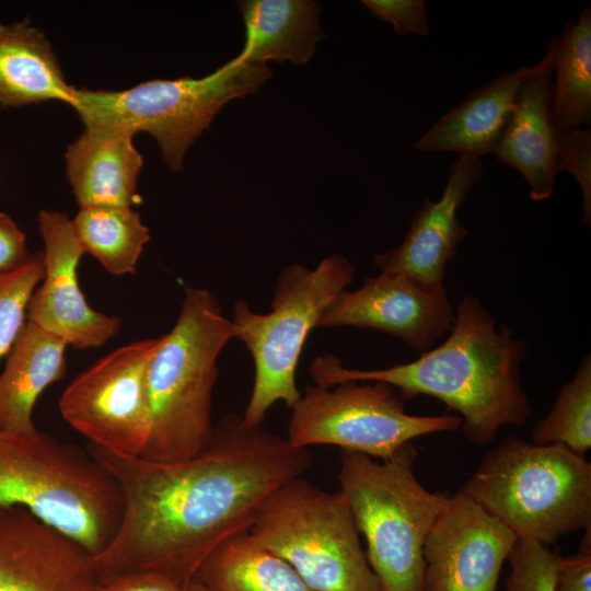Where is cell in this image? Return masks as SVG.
<instances>
[{"label":"cell","mask_w":591,"mask_h":591,"mask_svg":"<svg viewBox=\"0 0 591 591\" xmlns=\"http://www.w3.org/2000/svg\"><path fill=\"white\" fill-rule=\"evenodd\" d=\"M38 229L45 251V275L27 305V322L77 349L96 348L120 328V320L91 308L78 282L84 254L72 220L62 212L40 210Z\"/></svg>","instance_id":"cell-13"},{"label":"cell","mask_w":591,"mask_h":591,"mask_svg":"<svg viewBox=\"0 0 591 591\" xmlns=\"http://www.w3.org/2000/svg\"><path fill=\"white\" fill-rule=\"evenodd\" d=\"M537 68L501 72L471 92L438 119L415 143L421 152L454 151L482 157L493 153L513 111L518 90Z\"/></svg>","instance_id":"cell-19"},{"label":"cell","mask_w":591,"mask_h":591,"mask_svg":"<svg viewBox=\"0 0 591 591\" xmlns=\"http://www.w3.org/2000/svg\"><path fill=\"white\" fill-rule=\"evenodd\" d=\"M558 558L548 546L518 538L508 557L507 591H555Z\"/></svg>","instance_id":"cell-28"},{"label":"cell","mask_w":591,"mask_h":591,"mask_svg":"<svg viewBox=\"0 0 591 591\" xmlns=\"http://www.w3.org/2000/svg\"><path fill=\"white\" fill-rule=\"evenodd\" d=\"M518 538L548 546L591 529V464L563 444L506 437L459 490Z\"/></svg>","instance_id":"cell-5"},{"label":"cell","mask_w":591,"mask_h":591,"mask_svg":"<svg viewBox=\"0 0 591 591\" xmlns=\"http://www.w3.org/2000/svg\"><path fill=\"white\" fill-rule=\"evenodd\" d=\"M30 255L24 232L11 217L0 212V273L21 266Z\"/></svg>","instance_id":"cell-33"},{"label":"cell","mask_w":591,"mask_h":591,"mask_svg":"<svg viewBox=\"0 0 591 591\" xmlns=\"http://www.w3.org/2000/svg\"><path fill=\"white\" fill-rule=\"evenodd\" d=\"M461 425L460 416L407 414L386 383L345 381L334 390L308 385L292 407L287 439L298 448L335 445L383 461L413 439Z\"/></svg>","instance_id":"cell-10"},{"label":"cell","mask_w":591,"mask_h":591,"mask_svg":"<svg viewBox=\"0 0 591 591\" xmlns=\"http://www.w3.org/2000/svg\"><path fill=\"white\" fill-rule=\"evenodd\" d=\"M376 19L391 23L397 35L429 34L428 10L424 0H363Z\"/></svg>","instance_id":"cell-30"},{"label":"cell","mask_w":591,"mask_h":591,"mask_svg":"<svg viewBox=\"0 0 591 591\" xmlns=\"http://www.w3.org/2000/svg\"><path fill=\"white\" fill-rule=\"evenodd\" d=\"M187 591H208L205 587L196 581H192L187 588Z\"/></svg>","instance_id":"cell-34"},{"label":"cell","mask_w":591,"mask_h":591,"mask_svg":"<svg viewBox=\"0 0 591 591\" xmlns=\"http://www.w3.org/2000/svg\"><path fill=\"white\" fill-rule=\"evenodd\" d=\"M248 533L315 591H382L339 490L292 478L266 499Z\"/></svg>","instance_id":"cell-8"},{"label":"cell","mask_w":591,"mask_h":591,"mask_svg":"<svg viewBox=\"0 0 591 591\" xmlns=\"http://www.w3.org/2000/svg\"><path fill=\"white\" fill-rule=\"evenodd\" d=\"M234 336L218 299L204 288L186 287L178 317L148 369L151 430L141 457L169 463L204 451L215 427L217 361Z\"/></svg>","instance_id":"cell-3"},{"label":"cell","mask_w":591,"mask_h":591,"mask_svg":"<svg viewBox=\"0 0 591 591\" xmlns=\"http://www.w3.org/2000/svg\"><path fill=\"white\" fill-rule=\"evenodd\" d=\"M117 480L124 499L119 528L93 557L101 581L157 572L188 588L204 560L225 540L248 531L266 499L311 465L292 445L229 414L198 455L178 462L124 456L89 443Z\"/></svg>","instance_id":"cell-1"},{"label":"cell","mask_w":591,"mask_h":591,"mask_svg":"<svg viewBox=\"0 0 591 591\" xmlns=\"http://www.w3.org/2000/svg\"><path fill=\"white\" fill-rule=\"evenodd\" d=\"M0 505L24 507L93 557L111 543L124 511L119 484L89 451L39 431L0 430Z\"/></svg>","instance_id":"cell-4"},{"label":"cell","mask_w":591,"mask_h":591,"mask_svg":"<svg viewBox=\"0 0 591 591\" xmlns=\"http://www.w3.org/2000/svg\"><path fill=\"white\" fill-rule=\"evenodd\" d=\"M99 591H187V588L162 573L132 572L102 581Z\"/></svg>","instance_id":"cell-32"},{"label":"cell","mask_w":591,"mask_h":591,"mask_svg":"<svg viewBox=\"0 0 591 591\" xmlns=\"http://www.w3.org/2000/svg\"><path fill=\"white\" fill-rule=\"evenodd\" d=\"M354 275V265L341 255L325 257L313 269L293 264L278 277L269 313L258 314L247 302H235L234 338L245 345L255 364L252 394L242 415L245 425L262 426L276 402L290 408L299 402L296 373L305 340Z\"/></svg>","instance_id":"cell-7"},{"label":"cell","mask_w":591,"mask_h":591,"mask_svg":"<svg viewBox=\"0 0 591 591\" xmlns=\"http://www.w3.org/2000/svg\"><path fill=\"white\" fill-rule=\"evenodd\" d=\"M558 37L549 40L536 70L517 92L510 119L493 153L517 169L530 186L534 201L548 199L559 169L561 131L551 115L553 62Z\"/></svg>","instance_id":"cell-17"},{"label":"cell","mask_w":591,"mask_h":591,"mask_svg":"<svg viewBox=\"0 0 591 591\" xmlns=\"http://www.w3.org/2000/svg\"><path fill=\"white\" fill-rule=\"evenodd\" d=\"M72 224L84 253L92 255L106 271L114 276L136 273L150 231L131 207H83Z\"/></svg>","instance_id":"cell-25"},{"label":"cell","mask_w":591,"mask_h":591,"mask_svg":"<svg viewBox=\"0 0 591 591\" xmlns=\"http://www.w3.org/2000/svg\"><path fill=\"white\" fill-rule=\"evenodd\" d=\"M518 536L468 497L456 493L424 544V591H497Z\"/></svg>","instance_id":"cell-12"},{"label":"cell","mask_w":591,"mask_h":591,"mask_svg":"<svg viewBox=\"0 0 591 591\" xmlns=\"http://www.w3.org/2000/svg\"><path fill=\"white\" fill-rule=\"evenodd\" d=\"M93 556L21 506L0 505V591H99Z\"/></svg>","instance_id":"cell-15"},{"label":"cell","mask_w":591,"mask_h":591,"mask_svg":"<svg viewBox=\"0 0 591 591\" xmlns=\"http://www.w3.org/2000/svg\"><path fill=\"white\" fill-rule=\"evenodd\" d=\"M59 338L26 322L15 339L0 374V430L34 434L33 409L43 391L66 374Z\"/></svg>","instance_id":"cell-20"},{"label":"cell","mask_w":591,"mask_h":591,"mask_svg":"<svg viewBox=\"0 0 591 591\" xmlns=\"http://www.w3.org/2000/svg\"><path fill=\"white\" fill-rule=\"evenodd\" d=\"M453 311L444 287L398 274L368 277L360 288L338 293L317 327L355 326L384 332L425 352L451 329Z\"/></svg>","instance_id":"cell-14"},{"label":"cell","mask_w":591,"mask_h":591,"mask_svg":"<svg viewBox=\"0 0 591 591\" xmlns=\"http://www.w3.org/2000/svg\"><path fill=\"white\" fill-rule=\"evenodd\" d=\"M535 444H563L579 455L591 448V357L559 390L549 413L532 428Z\"/></svg>","instance_id":"cell-26"},{"label":"cell","mask_w":591,"mask_h":591,"mask_svg":"<svg viewBox=\"0 0 591 591\" xmlns=\"http://www.w3.org/2000/svg\"><path fill=\"white\" fill-rule=\"evenodd\" d=\"M559 169L570 173L580 186L583 223H591V132L589 127L561 131Z\"/></svg>","instance_id":"cell-29"},{"label":"cell","mask_w":591,"mask_h":591,"mask_svg":"<svg viewBox=\"0 0 591 591\" xmlns=\"http://www.w3.org/2000/svg\"><path fill=\"white\" fill-rule=\"evenodd\" d=\"M45 275L44 252L19 267L0 273V358L11 350L25 325L28 301Z\"/></svg>","instance_id":"cell-27"},{"label":"cell","mask_w":591,"mask_h":591,"mask_svg":"<svg viewBox=\"0 0 591 591\" xmlns=\"http://www.w3.org/2000/svg\"><path fill=\"white\" fill-rule=\"evenodd\" d=\"M483 176L479 157L461 154L450 169L438 201L426 199L414 213L409 230L395 248L378 254L381 273L398 274L431 287H442L445 269L468 231L457 210Z\"/></svg>","instance_id":"cell-16"},{"label":"cell","mask_w":591,"mask_h":591,"mask_svg":"<svg viewBox=\"0 0 591 591\" xmlns=\"http://www.w3.org/2000/svg\"><path fill=\"white\" fill-rule=\"evenodd\" d=\"M555 591H591V534L588 530L578 554L558 558Z\"/></svg>","instance_id":"cell-31"},{"label":"cell","mask_w":591,"mask_h":591,"mask_svg":"<svg viewBox=\"0 0 591 591\" xmlns=\"http://www.w3.org/2000/svg\"><path fill=\"white\" fill-rule=\"evenodd\" d=\"M193 581L208 591H315L248 531L221 543L200 565Z\"/></svg>","instance_id":"cell-23"},{"label":"cell","mask_w":591,"mask_h":591,"mask_svg":"<svg viewBox=\"0 0 591 591\" xmlns=\"http://www.w3.org/2000/svg\"><path fill=\"white\" fill-rule=\"evenodd\" d=\"M495 323L477 298L465 296L448 338L414 361L361 370L345 368L337 357L323 355L312 362L309 373L321 387L379 381L398 387L405 397L433 396L460 414L467 440L485 445L503 426H524L531 414L520 380L526 346L513 338L509 326L497 331Z\"/></svg>","instance_id":"cell-2"},{"label":"cell","mask_w":591,"mask_h":591,"mask_svg":"<svg viewBox=\"0 0 591 591\" xmlns=\"http://www.w3.org/2000/svg\"><path fill=\"white\" fill-rule=\"evenodd\" d=\"M162 336L119 347L79 374L63 391V419L89 443L140 456L151 430L148 369Z\"/></svg>","instance_id":"cell-11"},{"label":"cell","mask_w":591,"mask_h":591,"mask_svg":"<svg viewBox=\"0 0 591 591\" xmlns=\"http://www.w3.org/2000/svg\"><path fill=\"white\" fill-rule=\"evenodd\" d=\"M416 459L412 442L380 462L354 451L339 455V491L382 591H424V544L448 500L418 480Z\"/></svg>","instance_id":"cell-6"},{"label":"cell","mask_w":591,"mask_h":591,"mask_svg":"<svg viewBox=\"0 0 591 591\" xmlns=\"http://www.w3.org/2000/svg\"><path fill=\"white\" fill-rule=\"evenodd\" d=\"M77 89L63 78L45 35L27 22L0 23V105L49 100L71 105Z\"/></svg>","instance_id":"cell-22"},{"label":"cell","mask_w":591,"mask_h":591,"mask_svg":"<svg viewBox=\"0 0 591 591\" xmlns=\"http://www.w3.org/2000/svg\"><path fill=\"white\" fill-rule=\"evenodd\" d=\"M551 106L556 129L568 131L591 121V10L584 5L577 21L567 22L558 37L553 62Z\"/></svg>","instance_id":"cell-24"},{"label":"cell","mask_w":591,"mask_h":591,"mask_svg":"<svg viewBox=\"0 0 591 591\" xmlns=\"http://www.w3.org/2000/svg\"><path fill=\"white\" fill-rule=\"evenodd\" d=\"M271 76L266 66L232 60L195 79L152 80L124 91H76L71 106L85 127L153 136L169 167H183L187 149L233 99L255 93Z\"/></svg>","instance_id":"cell-9"},{"label":"cell","mask_w":591,"mask_h":591,"mask_svg":"<svg viewBox=\"0 0 591 591\" xmlns=\"http://www.w3.org/2000/svg\"><path fill=\"white\" fill-rule=\"evenodd\" d=\"M245 24V44L232 59L266 66L269 60L303 65L323 37L320 7L311 0H248L239 2Z\"/></svg>","instance_id":"cell-21"},{"label":"cell","mask_w":591,"mask_h":591,"mask_svg":"<svg viewBox=\"0 0 591 591\" xmlns=\"http://www.w3.org/2000/svg\"><path fill=\"white\" fill-rule=\"evenodd\" d=\"M135 134L116 128L85 127L66 151V173L80 206L131 207L138 200L142 158Z\"/></svg>","instance_id":"cell-18"}]
</instances>
